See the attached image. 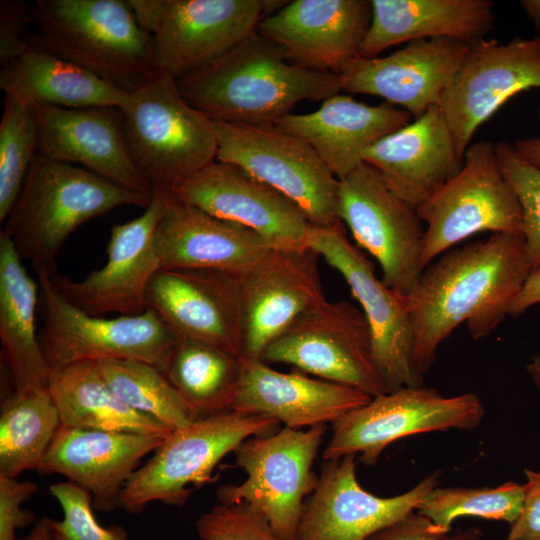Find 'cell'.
Wrapping results in <instances>:
<instances>
[{"mask_svg":"<svg viewBox=\"0 0 540 540\" xmlns=\"http://www.w3.org/2000/svg\"><path fill=\"white\" fill-rule=\"evenodd\" d=\"M531 271L522 234L511 233H492L431 262L404 297L416 377L423 382L438 347L462 323L475 340L489 336L509 316Z\"/></svg>","mask_w":540,"mask_h":540,"instance_id":"1","label":"cell"},{"mask_svg":"<svg viewBox=\"0 0 540 540\" xmlns=\"http://www.w3.org/2000/svg\"><path fill=\"white\" fill-rule=\"evenodd\" d=\"M177 85L213 121L253 126L274 124L300 101L323 102L342 91L339 75L291 63L257 31Z\"/></svg>","mask_w":540,"mask_h":540,"instance_id":"2","label":"cell"},{"mask_svg":"<svg viewBox=\"0 0 540 540\" xmlns=\"http://www.w3.org/2000/svg\"><path fill=\"white\" fill-rule=\"evenodd\" d=\"M30 49L63 58L131 94L160 71L152 36L127 0H37Z\"/></svg>","mask_w":540,"mask_h":540,"instance_id":"3","label":"cell"},{"mask_svg":"<svg viewBox=\"0 0 540 540\" xmlns=\"http://www.w3.org/2000/svg\"><path fill=\"white\" fill-rule=\"evenodd\" d=\"M152 193L38 153L2 230L35 272L55 274L58 252L78 227L117 207L147 208Z\"/></svg>","mask_w":540,"mask_h":540,"instance_id":"4","label":"cell"},{"mask_svg":"<svg viewBox=\"0 0 540 540\" xmlns=\"http://www.w3.org/2000/svg\"><path fill=\"white\" fill-rule=\"evenodd\" d=\"M121 111L131 158L152 190L171 191L216 160L214 121L185 100L172 75L159 72Z\"/></svg>","mask_w":540,"mask_h":540,"instance_id":"5","label":"cell"},{"mask_svg":"<svg viewBox=\"0 0 540 540\" xmlns=\"http://www.w3.org/2000/svg\"><path fill=\"white\" fill-rule=\"evenodd\" d=\"M279 422L269 416L235 410L204 417L172 430L154 455L137 468L120 494L119 508L141 513L148 504L184 506L193 487L216 480L217 464L246 439L277 431Z\"/></svg>","mask_w":540,"mask_h":540,"instance_id":"6","label":"cell"},{"mask_svg":"<svg viewBox=\"0 0 540 540\" xmlns=\"http://www.w3.org/2000/svg\"><path fill=\"white\" fill-rule=\"evenodd\" d=\"M43 326L38 340L52 372L80 362L138 360L161 370L177 334L153 310L92 316L67 301L48 272H36Z\"/></svg>","mask_w":540,"mask_h":540,"instance_id":"7","label":"cell"},{"mask_svg":"<svg viewBox=\"0 0 540 540\" xmlns=\"http://www.w3.org/2000/svg\"><path fill=\"white\" fill-rule=\"evenodd\" d=\"M327 429V425L305 430L284 427L243 441L234 454L235 466L245 471L246 479L220 486L219 503L251 504L264 513L282 540H296L305 501L318 484L312 466Z\"/></svg>","mask_w":540,"mask_h":540,"instance_id":"8","label":"cell"},{"mask_svg":"<svg viewBox=\"0 0 540 540\" xmlns=\"http://www.w3.org/2000/svg\"><path fill=\"white\" fill-rule=\"evenodd\" d=\"M426 224L422 265L485 231L522 234L519 201L502 174L495 144H470L460 171L417 207Z\"/></svg>","mask_w":540,"mask_h":540,"instance_id":"9","label":"cell"},{"mask_svg":"<svg viewBox=\"0 0 540 540\" xmlns=\"http://www.w3.org/2000/svg\"><path fill=\"white\" fill-rule=\"evenodd\" d=\"M484 414L474 393L446 397L423 385L402 387L373 397L332 423L323 460L360 454L362 463L374 465L397 440L430 432L471 431L481 424Z\"/></svg>","mask_w":540,"mask_h":540,"instance_id":"10","label":"cell"},{"mask_svg":"<svg viewBox=\"0 0 540 540\" xmlns=\"http://www.w3.org/2000/svg\"><path fill=\"white\" fill-rule=\"evenodd\" d=\"M261 360L292 365L372 398L389 392L373 357L368 322L348 301L325 299L300 315L266 347Z\"/></svg>","mask_w":540,"mask_h":540,"instance_id":"11","label":"cell"},{"mask_svg":"<svg viewBox=\"0 0 540 540\" xmlns=\"http://www.w3.org/2000/svg\"><path fill=\"white\" fill-rule=\"evenodd\" d=\"M216 160L236 165L291 199L315 226L341 222L339 180L305 141L274 124L214 121Z\"/></svg>","mask_w":540,"mask_h":540,"instance_id":"12","label":"cell"},{"mask_svg":"<svg viewBox=\"0 0 540 540\" xmlns=\"http://www.w3.org/2000/svg\"><path fill=\"white\" fill-rule=\"evenodd\" d=\"M338 216L358 246L379 263L382 282L407 296L424 270L425 229L417 209L397 196L374 167L363 162L339 180Z\"/></svg>","mask_w":540,"mask_h":540,"instance_id":"13","label":"cell"},{"mask_svg":"<svg viewBox=\"0 0 540 540\" xmlns=\"http://www.w3.org/2000/svg\"><path fill=\"white\" fill-rule=\"evenodd\" d=\"M307 248L340 273L358 301L369 325L375 363L389 392L422 386L412 369L414 336L404 296L377 278L374 265L350 242L342 222L311 224Z\"/></svg>","mask_w":540,"mask_h":540,"instance_id":"14","label":"cell"},{"mask_svg":"<svg viewBox=\"0 0 540 540\" xmlns=\"http://www.w3.org/2000/svg\"><path fill=\"white\" fill-rule=\"evenodd\" d=\"M532 88H540V36L471 43L439 104L459 158L464 160L486 120L514 95Z\"/></svg>","mask_w":540,"mask_h":540,"instance_id":"15","label":"cell"},{"mask_svg":"<svg viewBox=\"0 0 540 540\" xmlns=\"http://www.w3.org/2000/svg\"><path fill=\"white\" fill-rule=\"evenodd\" d=\"M170 194L168 190L154 189L143 214L112 226L104 266L79 281L52 274L57 291L92 316L136 315L145 311L148 284L161 269L155 230Z\"/></svg>","mask_w":540,"mask_h":540,"instance_id":"16","label":"cell"},{"mask_svg":"<svg viewBox=\"0 0 540 540\" xmlns=\"http://www.w3.org/2000/svg\"><path fill=\"white\" fill-rule=\"evenodd\" d=\"M171 192L181 202L254 231L273 249H308L311 223L303 211L236 165L215 160L178 182Z\"/></svg>","mask_w":540,"mask_h":540,"instance_id":"17","label":"cell"},{"mask_svg":"<svg viewBox=\"0 0 540 540\" xmlns=\"http://www.w3.org/2000/svg\"><path fill=\"white\" fill-rule=\"evenodd\" d=\"M438 479L436 472L402 494L379 497L359 484L355 454L325 460L305 501L296 540H367L417 510Z\"/></svg>","mask_w":540,"mask_h":540,"instance_id":"18","label":"cell"},{"mask_svg":"<svg viewBox=\"0 0 540 540\" xmlns=\"http://www.w3.org/2000/svg\"><path fill=\"white\" fill-rule=\"evenodd\" d=\"M310 249H271L240 277L242 357L259 359L300 315L326 299Z\"/></svg>","mask_w":540,"mask_h":540,"instance_id":"19","label":"cell"},{"mask_svg":"<svg viewBox=\"0 0 540 540\" xmlns=\"http://www.w3.org/2000/svg\"><path fill=\"white\" fill-rule=\"evenodd\" d=\"M261 0H169L152 35L160 72L176 80L218 60L257 31Z\"/></svg>","mask_w":540,"mask_h":540,"instance_id":"20","label":"cell"},{"mask_svg":"<svg viewBox=\"0 0 540 540\" xmlns=\"http://www.w3.org/2000/svg\"><path fill=\"white\" fill-rule=\"evenodd\" d=\"M371 17L368 0H294L264 17L257 32L291 63L339 75L359 57Z\"/></svg>","mask_w":540,"mask_h":540,"instance_id":"21","label":"cell"},{"mask_svg":"<svg viewBox=\"0 0 540 540\" xmlns=\"http://www.w3.org/2000/svg\"><path fill=\"white\" fill-rule=\"evenodd\" d=\"M146 307L177 334L242 355L240 277L210 269L161 268L146 290Z\"/></svg>","mask_w":540,"mask_h":540,"instance_id":"22","label":"cell"},{"mask_svg":"<svg viewBox=\"0 0 540 540\" xmlns=\"http://www.w3.org/2000/svg\"><path fill=\"white\" fill-rule=\"evenodd\" d=\"M470 46L440 37L408 42L384 57H358L339 74L341 90L382 97L418 118L440 104Z\"/></svg>","mask_w":540,"mask_h":540,"instance_id":"23","label":"cell"},{"mask_svg":"<svg viewBox=\"0 0 540 540\" xmlns=\"http://www.w3.org/2000/svg\"><path fill=\"white\" fill-rule=\"evenodd\" d=\"M38 153L85 168L126 188L149 193L151 186L131 158L121 109L33 106Z\"/></svg>","mask_w":540,"mask_h":540,"instance_id":"24","label":"cell"},{"mask_svg":"<svg viewBox=\"0 0 540 540\" xmlns=\"http://www.w3.org/2000/svg\"><path fill=\"white\" fill-rule=\"evenodd\" d=\"M165 438L60 424L36 472L68 478L90 492L97 510L111 512L141 459Z\"/></svg>","mask_w":540,"mask_h":540,"instance_id":"25","label":"cell"},{"mask_svg":"<svg viewBox=\"0 0 540 540\" xmlns=\"http://www.w3.org/2000/svg\"><path fill=\"white\" fill-rule=\"evenodd\" d=\"M161 268L241 277L272 249L254 231L179 201L171 192L154 235Z\"/></svg>","mask_w":540,"mask_h":540,"instance_id":"26","label":"cell"},{"mask_svg":"<svg viewBox=\"0 0 540 540\" xmlns=\"http://www.w3.org/2000/svg\"><path fill=\"white\" fill-rule=\"evenodd\" d=\"M240 379L232 410L269 416L291 429L334 423L372 397L355 388L272 369L240 357Z\"/></svg>","mask_w":540,"mask_h":540,"instance_id":"27","label":"cell"},{"mask_svg":"<svg viewBox=\"0 0 540 540\" xmlns=\"http://www.w3.org/2000/svg\"><path fill=\"white\" fill-rule=\"evenodd\" d=\"M362 158L397 196L416 209L463 165L439 105L372 144Z\"/></svg>","mask_w":540,"mask_h":540,"instance_id":"28","label":"cell"},{"mask_svg":"<svg viewBox=\"0 0 540 540\" xmlns=\"http://www.w3.org/2000/svg\"><path fill=\"white\" fill-rule=\"evenodd\" d=\"M411 114L383 102L368 105L338 93L306 114L288 113L274 125L310 145L341 180L363 163V152L410 123Z\"/></svg>","mask_w":540,"mask_h":540,"instance_id":"29","label":"cell"},{"mask_svg":"<svg viewBox=\"0 0 540 540\" xmlns=\"http://www.w3.org/2000/svg\"><path fill=\"white\" fill-rule=\"evenodd\" d=\"M372 17L359 57L422 39L447 37L473 43L494 24L491 0H372Z\"/></svg>","mask_w":540,"mask_h":540,"instance_id":"30","label":"cell"},{"mask_svg":"<svg viewBox=\"0 0 540 540\" xmlns=\"http://www.w3.org/2000/svg\"><path fill=\"white\" fill-rule=\"evenodd\" d=\"M0 231V340L16 390L47 389L52 370L36 333L39 285Z\"/></svg>","mask_w":540,"mask_h":540,"instance_id":"31","label":"cell"},{"mask_svg":"<svg viewBox=\"0 0 540 540\" xmlns=\"http://www.w3.org/2000/svg\"><path fill=\"white\" fill-rule=\"evenodd\" d=\"M5 96L32 106L123 108L129 94L56 55L30 49L0 71Z\"/></svg>","mask_w":540,"mask_h":540,"instance_id":"32","label":"cell"},{"mask_svg":"<svg viewBox=\"0 0 540 540\" xmlns=\"http://www.w3.org/2000/svg\"><path fill=\"white\" fill-rule=\"evenodd\" d=\"M48 389L63 425L161 437L172 431L126 404L105 381L96 362L53 371Z\"/></svg>","mask_w":540,"mask_h":540,"instance_id":"33","label":"cell"},{"mask_svg":"<svg viewBox=\"0 0 540 540\" xmlns=\"http://www.w3.org/2000/svg\"><path fill=\"white\" fill-rule=\"evenodd\" d=\"M161 371L198 419L232 410L241 372L239 356L178 337Z\"/></svg>","mask_w":540,"mask_h":540,"instance_id":"34","label":"cell"},{"mask_svg":"<svg viewBox=\"0 0 540 540\" xmlns=\"http://www.w3.org/2000/svg\"><path fill=\"white\" fill-rule=\"evenodd\" d=\"M49 389L14 390L0 412V475L37 471L60 426Z\"/></svg>","mask_w":540,"mask_h":540,"instance_id":"35","label":"cell"},{"mask_svg":"<svg viewBox=\"0 0 540 540\" xmlns=\"http://www.w3.org/2000/svg\"><path fill=\"white\" fill-rule=\"evenodd\" d=\"M113 391L133 409L153 417L171 430L198 417L156 366L129 359L96 362Z\"/></svg>","mask_w":540,"mask_h":540,"instance_id":"36","label":"cell"},{"mask_svg":"<svg viewBox=\"0 0 540 540\" xmlns=\"http://www.w3.org/2000/svg\"><path fill=\"white\" fill-rule=\"evenodd\" d=\"M524 493V484L511 481L496 487H435L416 511L444 533L461 516L511 524L521 511Z\"/></svg>","mask_w":540,"mask_h":540,"instance_id":"37","label":"cell"},{"mask_svg":"<svg viewBox=\"0 0 540 540\" xmlns=\"http://www.w3.org/2000/svg\"><path fill=\"white\" fill-rule=\"evenodd\" d=\"M38 154L33 106L5 96L0 122V221L10 214Z\"/></svg>","mask_w":540,"mask_h":540,"instance_id":"38","label":"cell"},{"mask_svg":"<svg viewBox=\"0 0 540 540\" xmlns=\"http://www.w3.org/2000/svg\"><path fill=\"white\" fill-rule=\"evenodd\" d=\"M500 170L522 210V236L532 271L540 269V168L522 159L506 141L495 143Z\"/></svg>","mask_w":540,"mask_h":540,"instance_id":"39","label":"cell"},{"mask_svg":"<svg viewBox=\"0 0 540 540\" xmlns=\"http://www.w3.org/2000/svg\"><path fill=\"white\" fill-rule=\"evenodd\" d=\"M62 507V520L44 517L52 540H129L118 525L101 526L93 513V498L89 491L73 482H59L49 487Z\"/></svg>","mask_w":540,"mask_h":540,"instance_id":"40","label":"cell"},{"mask_svg":"<svg viewBox=\"0 0 540 540\" xmlns=\"http://www.w3.org/2000/svg\"><path fill=\"white\" fill-rule=\"evenodd\" d=\"M200 540H282L267 517L248 503H218L195 522Z\"/></svg>","mask_w":540,"mask_h":540,"instance_id":"41","label":"cell"},{"mask_svg":"<svg viewBox=\"0 0 540 540\" xmlns=\"http://www.w3.org/2000/svg\"><path fill=\"white\" fill-rule=\"evenodd\" d=\"M37 489L34 482L0 475V540H17L16 530L36 520L35 515L21 505Z\"/></svg>","mask_w":540,"mask_h":540,"instance_id":"42","label":"cell"},{"mask_svg":"<svg viewBox=\"0 0 540 540\" xmlns=\"http://www.w3.org/2000/svg\"><path fill=\"white\" fill-rule=\"evenodd\" d=\"M33 6L24 1L0 2L1 66L30 50L26 43L28 24L33 21Z\"/></svg>","mask_w":540,"mask_h":540,"instance_id":"43","label":"cell"},{"mask_svg":"<svg viewBox=\"0 0 540 540\" xmlns=\"http://www.w3.org/2000/svg\"><path fill=\"white\" fill-rule=\"evenodd\" d=\"M367 540H481V535L477 530L449 535L439 531L428 518L413 511Z\"/></svg>","mask_w":540,"mask_h":540,"instance_id":"44","label":"cell"},{"mask_svg":"<svg viewBox=\"0 0 540 540\" xmlns=\"http://www.w3.org/2000/svg\"><path fill=\"white\" fill-rule=\"evenodd\" d=\"M524 500L505 540H540V471L524 470Z\"/></svg>","mask_w":540,"mask_h":540,"instance_id":"45","label":"cell"},{"mask_svg":"<svg viewBox=\"0 0 540 540\" xmlns=\"http://www.w3.org/2000/svg\"><path fill=\"white\" fill-rule=\"evenodd\" d=\"M139 26L151 36L158 28L169 0H127Z\"/></svg>","mask_w":540,"mask_h":540,"instance_id":"46","label":"cell"},{"mask_svg":"<svg viewBox=\"0 0 540 540\" xmlns=\"http://www.w3.org/2000/svg\"><path fill=\"white\" fill-rule=\"evenodd\" d=\"M538 304H540V269L531 271L510 307L509 316L518 317Z\"/></svg>","mask_w":540,"mask_h":540,"instance_id":"47","label":"cell"},{"mask_svg":"<svg viewBox=\"0 0 540 540\" xmlns=\"http://www.w3.org/2000/svg\"><path fill=\"white\" fill-rule=\"evenodd\" d=\"M512 146L522 159L540 168V137L518 139Z\"/></svg>","mask_w":540,"mask_h":540,"instance_id":"48","label":"cell"},{"mask_svg":"<svg viewBox=\"0 0 540 540\" xmlns=\"http://www.w3.org/2000/svg\"><path fill=\"white\" fill-rule=\"evenodd\" d=\"M520 6L535 29L540 32V0H522L520 1Z\"/></svg>","mask_w":540,"mask_h":540,"instance_id":"49","label":"cell"},{"mask_svg":"<svg viewBox=\"0 0 540 540\" xmlns=\"http://www.w3.org/2000/svg\"><path fill=\"white\" fill-rule=\"evenodd\" d=\"M17 540H52L48 529L42 520H39L28 535Z\"/></svg>","mask_w":540,"mask_h":540,"instance_id":"50","label":"cell"},{"mask_svg":"<svg viewBox=\"0 0 540 540\" xmlns=\"http://www.w3.org/2000/svg\"><path fill=\"white\" fill-rule=\"evenodd\" d=\"M526 369L532 382L540 391V354L532 356Z\"/></svg>","mask_w":540,"mask_h":540,"instance_id":"51","label":"cell"},{"mask_svg":"<svg viewBox=\"0 0 540 540\" xmlns=\"http://www.w3.org/2000/svg\"><path fill=\"white\" fill-rule=\"evenodd\" d=\"M538 119L540 120V105H539V109H538Z\"/></svg>","mask_w":540,"mask_h":540,"instance_id":"52","label":"cell"}]
</instances>
